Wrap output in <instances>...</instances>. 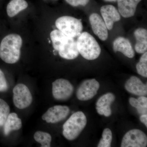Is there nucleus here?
Listing matches in <instances>:
<instances>
[{
  "label": "nucleus",
  "mask_w": 147,
  "mask_h": 147,
  "mask_svg": "<svg viewBox=\"0 0 147 147\" xmlns=\"http://www.w3.org/2000/svg\"><path fill=\"white\" fill-rule=\"evenodd\" d=\"M10 113V108L7 103L0 98V126H3Z\"/></svg>",
  "instance_id": "nucleus-22"
},
{
  "label": "nucleus",
  "mask_w": 147,
  "mask_h": 147,
  "mask_svg": "<svg viewBox=\"0 0 147 147\" xmlns=\"http://www.w3.org/2000/svg\"><path fill=\"white\" fill-rule=\"evenodd\" d=\"M147 145L146 134L139 129L129 130L125 134L122 140L121 147H146Z\"/></svg>",
  "instance_id": "nucleus-7"
},
{
  "label": "nucleus",
  "mask_w": 147,
  "mask_h": 147,
  "mask_svg": "<svg viewBox=\"0 0 147 147\" xmlns=\"http://www.w3.org/2000/svg\"><path fill=\"white\" fill-rule=\"evenodd\" d=\"M8 88V84L5 75L0 69V92H6Z\"/></svg>",
  "instance_id": "nucleus-25"
},
{
  "label": "nucleus",
  "mask_w": 147,
  "mask_h": 147,
  "mask_svg": "<svg viewBox=\"0 0 147 147\" xmlns=\"http://www.w3.org/2000/svg\"><path fill=\"white\" fill-rule=\"evenodd\" d=\"M142 0H117L120 14L124 18H129L135 14L137 5Z\"/></svg>",
  "instance_id": "nucleus-15"
},
{
  "label": "nucleus",
  "mask_w": 147,
  "mask_h": 147,
  "mask_svg": "<svg viewBox=\"0 0 147 147\" xmlns=\"http://www.w3.org/2000/svg\"><path fill=\"white\" fill-rule=\"evenodd\" d=\"M130 105L137 109L140 115H144L147 113V98L144 96H140L137 99L133 97L129 98Z\"/></svg>",
  "instance_id": "nucleus-20"
},
{
  "label": "nucleus",
  "mask_w": 147,
  "mask_h": 147,
  "mask_svg": "<svg viewBox=\"0 0 147 147\" xmlns=\"http://www.w3.org/2000/svg\"><path fill=\"white\" fill-rule=\"evenodd\" d=\"M55 25L58 30L73 38L79 36L83 29L81 20L70 16H61L57 18Z\"/></svg>",
  "instance_id": "nucleus-5"
},
{
  "label": "nucleus",
  "mask_w": 147,
  "mask_h": 147,
  "mask_svg": "<svg viewBox=\"0 0 147 147\" xmlns=\"http://www.w3.org/2000/svg\"><path fill=\"white\" fill-rule=\"evenodd\" d=\"M137 72L139 75L144 77H147V53L143 54L139 61L136 65Z\"/></svg>",
  "instance_id": "nucleus-24"
},
{
  "label": "nucleus",
  "mask_w": 147,
  "mask_h": 147,
  "mask_svg": "<svg viewBox=\"0 0 147 147\" xmlns=\"http://www.w3.org/2000/svg\"><path fill=\"white\" fill-rule=\"evenodd\" d=\"M113 140V134L110 129L105 128L102 133V138L98 145V147H110Z\"/></svg>",
  "instance_id": "nucleus-23"
},
{
  "label": "nucleus",
  "mask_w": 147,
  "mask_h": 147,
  "mask_svg": "<svg viewBox=\"0 0 147 147\" xmlns=\"http://www.w3.org/2000/svg\"><path fill=\"white\" fill-rule=\"evenodd\" d=\"M134 36L136 40L135 49L139 54H144L147 50V31L146 29L139 28L135 30Z\"/></svg>",
  "instance_id": "nucleus-17"
},
{
  "label": "nucleus",
  "mask_w": 147,
  "mask_h": 147,
  "mask_svg": "<svg viewBox=\"0 0 147 147\" xmlns=\"http://www.w3.org/2000/svg\"><path fill=\"white\" fill-rule=\"evenodd\" d=\"M13 103L16 108L25 109L28 107L32 101V96L28 88L24 84H19L13 90Z\"/></svg>",
  "instance_id": "nucleus-6"
},
{
  "label": "nucleus",
  "mask_w": 147,
  "mask_h": 147,
  "mask_svg": "<svg viewBox=\"0 0 147 147\" xmlns=\"http://www.w3.org/2000/svg\"><path fill=\"white\" fill-rule=\"evenodd\" d=\"M73 91V86L66 79H57L53 83V94L56 100H67L71 97Z\"/></svg>",
  "instance_id": "nucleus-8"
},
{
  "label": "nucleus",
  "mask_w": 147,
  "mask_h": 147,
  "mask_svg": "<svg viewBox=\"0 0 147 147\" xmlns=\"http://www.w3.org/2000/svg\"><path fill=\"white\" fill-rule=\"evenodd\" d=\"M70 109L67 106L57 105L48 109L42 118L47 123H55L63 120L67 117Z\"/></svg>",
  "instance_id": "nucleus-10"
},
{
  "label": "nucleus",
  "mask_w": 147,
  "mask_h": 147,
  "mask_svg": "<svg viewBox=\"0 0 147 147\" xmlns=\"http://www.w3.org/2000/svg\"><path fill=\"white\" fill-rule=\"evenodd\" d=\"M115 99V96L111 93L103 95L98 99L96 103L97 113L101 115L110 117L112 114L110 105Z\"/></svg>",
  "instance_id": "nucleus-14"
},
{
  "label": "nucleus",
  "mask_w": 147,
  "mask_h": 147,
  "mask_svg": "<svg viewBox=\"0 0 147 147\" xmlns=\"http://www.w3.org/2000/svg\"><path fill=\"white\" fill-rule=\"evenodd\" d=\"M85 114L78 111L72 114L63 125V134L66 139L72 141L77 138L87 124Z\"/></svg>",
  "instance_id": "nucleus-4"
},
{
  "label": "nucleus",
  "mask_w": 147,
  "mask_h": 147,
  "mask_svg": "<svg viewBox=\"0 0 147 147\" xmlns=\"http://www.w3.org/2000/svg\"><path fill=\"white\" fill-rule=\"evenodd\" d=\"M100 11L103 21L109 30L113 29L114 23L120 20V14L114 6H102Z\"/></svg>",
  "instance_id": "nucleus-12"
},
{
  "label": "nucleus",
  "mask_w": 147,
  "mask_h": 147,
  "mask_svg": "<svg viewBox=\"0 0 147 147\" xmlns=\"http://www.w3.org/2000/svg\"><path fill=\"white\" fill-rule=\"evenodd\" d=\"M105 1L108 2H116L117 1V0H105Z\"/></svg>",
  "instance_id": "nucleus-28"
},
{
  "label": "nucleus",
  "mask_w": 147,
  "mask_h": 147,
  "mask_svg": "<svg viewBox=\"0 0 147 147\" xmlns=\"http://www.w3.org/2000/svg\"><path fill=\"white\" fill-rule=\"evenodd\" d=\"M93 31L101 40L105 41L108 38V29L104 21L99 14L93 13L89 17Z\"/></svg>",
  "instance_id": "nucleus-11"
},
{
  "label": "nucleus",
  "mask_w": 147,
  "mask_h": 147,
  "mask_svg": "<svg viewBox=\"0 0 147 147\" xmlns=\"http://www.w3.org/2000/svg\"><path fill=\"white\" fill-rule=\"evenodd\" d=\"M35 140L41 144L42 147H50L52 141L51 135L47 132L37 131L34 136Z\"/></svg>",
  "instance_id": "nucleus-21"
},
{
  "label": "nucleus",
  "mask_w": 147,
  "mask_h": 147,
  "mask_svg": "<svg viewBox=\"0 0 147 147\" xmlns=\"http://www.w3.org/2000/svg\"><path fill=\"white\" fill-rule=\"evenodd\" d=\"M99 88V82L95 79H88L84 81L78 88L76 96L82 101L89 100L97 94Z\"/></svg>",
  "instance_id": "nucleus-9"
},
{
  "label": "nucleus",
  "mask_w": 147,
  "mask_h": 147,
  "mask_svg": "<svg viewBox=\"0 0 147 147\" xmlns=\"http://www.w3.org/2000/svg\"><path fill=\"white\" fill-rule=\"evenodd\" d=\"M69 4L73 7L81 5L85 6L88 4L90 0H65Z\"/></svg>",
  "instance_id": "nucleus-26"
},
{
  "label": "nucleus",
  "mask_w": 147,
  "mask_h": 147,
  "mask_svg": "<svg viewBox=\"0 0 147 147\" xmlns=\"http://www.w3.org/2000/svg\"><path fill=\"white\" fill-rule=\"evenodd\" d=\"M22 43V38L18 34L6 36L0 44V58L6 63H16L20 59Z\"/></svg>",
  "instance_id": "nucleus-2"
},
{
  "label": "nucleus",
  "mask_w": 147,
  "mask_h": 147,
  "mask_svg": "<svg viewBox=\"0 0 147 147\" xmlns=\"http://www.w3.org/2000/svg\"><path fill=\"white\" fill-rule=\"evenodd\" d=\"M125 88L129 92L139 96H145L147 94V84H144L137 76L130 77L125 83Z\"/></svg>",
  "instance_id": "nucleus-13"
},
{
  "label": "nucleus",
  "mask_w": 147,
  "mask_h": 147,
  "mask_svg": "<svg viewBox=\"0 0 147 147\" xmlns=\"http://www.w3.org/2000/svg\"><path fill=\"white\" fill-rule=\"evenodd\" d=\"M140 121L147 127V114L141 115L140 117Z\"/></svg>",
  "instance_id": "nucleus-27"
},
{
  "label": "nucleus",
  "mask_w": 147,
  "mask_h": 147,
  "mask_svg": "<svg viewBox=\"0 0 147 147\" xmlns=\"http://www.w3.org/2000/svg\"><path fill=\"white\" fill-rule=\"evenodd\" d=\"M50 36L53 47L61 57L72 60L78 57L79 53L74 38L67 36L58 30L51 32Z\"/></svg>",
  "instance_id": "nucleus-1"
},
{
  "label": "nucleus",
  "mask_w": 147,
  "mask_h": 147,
  "mask_svg": "<svg viewBox=\"0 0 147 147\" xmlns=\"http://www.w3.org/2000/svg\"><path fill=\"white\" fill-rule=\"evenodd\" d=\"M113 50L115 52H119L129 58L134 57L135 53L131 43L123 37L117 38L113 42Z\"/></svg>",
  "instance_id": "nucleus-16"
},
{
  "label": "nucleus",
  "mask_w": 147,
  "mask_h": 147,
  "mask_svg": "<svg viewBox=\"0 0 147 147\" xmlns=\"http://www.w3.org/2000/svg\"><path fill=\"white\" fill-rule=\"evenodd\" d=\"M79 54L88 60L96 59L100 56L101 49L96 40L87 32H84L76 40Z\"/></svg>",
  "instance_id": "nucleus-3"
},
{
  "label": "nucleus",
  "mask_w": 147,
  "mask_h": 147,
  "mask_svg": "<svg viewBox=\"0 0 147 147\" xmlns=\"http://www.w3.org/2000/svg\"><path fill=\"white\" fill-rule=\"evenodd\" d=\"M4 125V133L7 136L11 131L20 129L22 127V121L16 113H9Z\"/></svg>",
  "instance_id": "nucleus-18"
},
{
  "label": "nucleus",
  "mask_w": 147,
  "mask_h": 147,
  "mask_svg": "<svg viewBox=\"0 0 147 147\" xmlns=\"http://www.w3.org/2000/svg\"><path fill=\"white\" fill-rule=\"evenodd\" d=\"M28 7V3L25 0H11L7 7V13L9 17H13Z\"/></svg>",
  "instance_id": "nucleus-19"
}]
</instances>
